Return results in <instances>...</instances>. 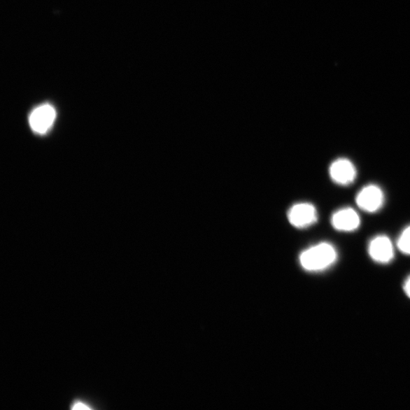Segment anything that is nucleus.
<instances>
[{
    "instance_id": "nucleus-10",
    "label": "nucleus",
    "mask_w": 410,
    "mask_h": 410,
    "mask_svg": "<svg viewBox=\"0 0 410 410\" xmlns=\"http://www.w3.org/2000/svg\"><path fill=\"white\" fill-rule=\"evenodd\" d=\"M404 290L406 293V295L410 298V276H409L408 278L404 282Z\"/></svg>"
},
{
    "instance_id": "nucleus-3",
    "label": "nucleus",
    "mask_w": 410,
    "mask_h": 410,
    "mask_svg": "<svg viewBox=\"0 0 410 410\" xmlns=\"http://www.w3.org/2000/svg\"><path fill=\"white\" fill-rule=\"evenodd\" d=\"M290 224L297 228H306L316 224L318 220L317 210L310 203H299L288 211Z\"/></svg>"
},
{
    "instance_id": "nucleus-7",
    "label": "nucleus",
    "mask_w": 410,
    "mask_h": 410,
    "mask_svg": "<svg viewBox=\"0 0 410 410\" xmlns=\"http://www.w3.org/2000/svg\"><path fill=\"white\" fill-rule=\"evenodd\" d=\"M333 227L341 232H353L358 229L361 224L359 213L351 208L339 209L332 217Z\"/></svg>"
},
{
    "instance_id": "nucleus-1",
    "label": "nucleus",
    "mask_w": 410,
    "mask_h": 410,
    "mask_svg": "<svg viewBox=\"0 0 410 410\" xmlns=\"http://www.w3.org/2000/svg\"><path fill=\"white\" fill-rule=\"evenodd\" d=\"M337 260L335 247L329 243H320L303 252L299 261L303 269L309 271H322L329 269Z\"/></svg>"
},
{
    "instance_id": "nucleus-6",
    "label": "nucleus",
    "mask_w": 410,
    "mask_h": 410,
    "mask_svg": "<svg viewBox=\"0 0 410 410\" xmlns=\"http://www.w3.org/2000/svg\"><path fill=\"white\" fill-rule=\"evenodd\" d=\"M56 117V111L52 106L41 105L31 112L29 117L30 127L36 133H46L52 127Z\"/></svg>"
},
{
    "instance_id": "nucleus-2",
    "label": "nucleus",
    "mask_w": 410,
    "mask_h": 410,
    "mask_svg": "<svg viewBox=\"0 0 410 410\" xmlns=\"http://www.w3.org/2000/svg\"><path fill=\"white\" fill-rule=\"evenodd\" d=\"M385 202L384 192L376 185H368L358 192L355 202L358 207L367 213H376L379 211Z\"/></svg>"
},
{
    "instance_id": "nucleus-8",
    "label": "nucleus",
    "mask_w": 410,
    "mask_h": 410,
    "mask_svg": "<svg viewBox=\"0 0 410 410\" xmlns=\"http://www.w3.org/2000/svg\"><path fill=\"white\" fill-rule=\"evenodd\" d=\"M397 246L401 253L410 255V225L400 234Z\"/></svg>"
},
{
    "instance_id": "nucleus-9",
    "label": "nucleus",
    "mask_w": 410,
    "mask_h": 410,
    "mask_svg": "<svg viewBox=\"0 0 410 410\" xmlns=\"http://www.w3.org/2000/svg\"><path fill=\"white\" fill-rule=\"evenodd\" d=\"M71 409H92L93 407L87 401L80 399H76L71 404Z\"/></svg>"
},
{
    "instance_id": "nucleus-4",
    "label": "nucleus",
    "mask_w": 410,
    "mask_h": 410,
    "mask_svg": "<svg viewBox=\"0 0 410 410\" xmlns=\"http://www.w3.org/2000/svg\"><path fill=\"white\" fill-rule=\"evenodd\" d=\"M368 252L374 262L379 264H388L393 261L395 248L389 237L379 235L373 238L368 247Z\"/></svg>"
},
{
    "instance_id": "nucleus-5",
    "label": "nucleus",
    "mask_w": 410,
    "mask_h": 410,
    "mask_svg": "<svg viewBox=\"0 0 410 410\" xmlns=\"http://www.w3.org/2000/svg\"><path fill=\"white\" fill-rule=\"evenodd\" d=\"M330 176L337 185H349L352 184L358 176L356 169L350 160L339 158L330 166Z\"/></svg>"
}]
</instances>
